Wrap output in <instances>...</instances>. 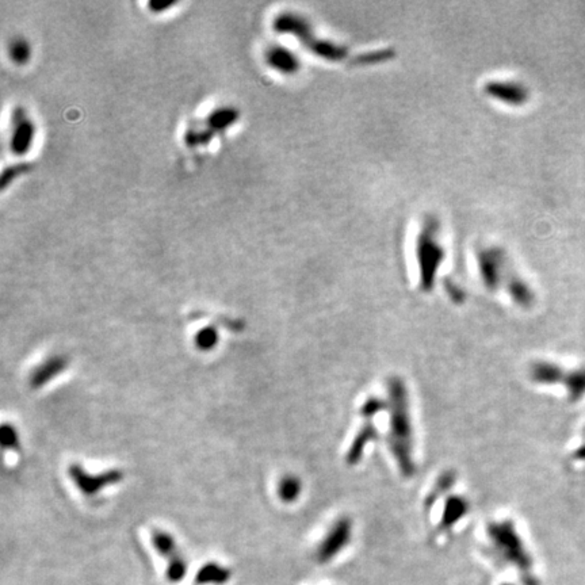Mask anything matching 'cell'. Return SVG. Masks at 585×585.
<instances>
[{"instance_id": "cell-1", "label": "cell", "mask_w": 585, "mask_h": 585, "mask_svg": "<svg viewBox=\"0 0 585 585\" xmlns=\"http://www.w3.org/2000/svg\"><path fill=\"white\" fill-rule=\"evenodd\" d=\"M388 397L390 410L388 445L400 473L405 478H411L416 473V463L413 459V424L408 390L400 377H391L388 380Z\"/></svg>"}, {"instance_id": "cell-2", "label": "cell", "mask_w": 585, "mask_h": 585, "mask_svg": "<svg viewBox=\"0 0 585 585\" xmlns=\"http://www.w3.org/2000/svg\"><path fill=\"white\" fill-rule=\"evenodd\" d=\"M435 226H427L419 238L417 259L420 266V284L421 289L430 291L435 283L436 270L439 268L445 252L443 248L435 240Z\"/></svg>"}, {"instance_id": "cell-3", "label": "cell", "mask_w": 585, "mask_h": 585, "mask_svg": "<svg viewBox=\"0 0 585 585\" xmlns=\"http://www.w3.org/2000/svg\"><path fill=\"white\" fill-rule=\"evenodd\" d=\"M152 544L156 551L168 563L166 570L167 580L173 584L180 583L187 575L189 563L179 550L173 535L161 530H154L152 533Z\"/></svg>"}, {"instance_id": "cell-4", "label": "cell", "mask_w": 585, "mask_h": 585, "mask_svg": "<svg viewBox=\"0 0 585 585\" xmlns=\"http://www.w3.org/2000/svg\"><path fill=\"white\" fill-rule=\"evenodd\" d=\"M488 535L492 540L498 554L518 563V565H526V554L523 551L521 541L511 520L491 523L488 526Z\"/></svg>"}, {"instance_id": "cell-5", "label": "cell", "mask_w": 585, "mask_h": 585, "mask_svg": "<svg viewBox=\"0 0 585 585\" xmlns=\"http://www.w3.org/2000/svg\"><path fill=\"white\" fill-rule=\"evenodd\" d=\"M37 127L23 108H15L11 114L8 150L15 156L27 154L36 140Z\"/></svg>"}, {"instance_id": "cell-6", "label": "cell", "mask_w": 585, "mask_h": 585, "mask_svg": "<svg viewBox=\"0 0 585 585\" xmlns=\"http://www.w3.org/2000/svg\"><path fill=\"white\" fill-rule=\"evenodd\" d=\"M68 475L71 477V479L73 481V484L76 485V488L83 495L89 496V498L98 495L105 488L115 485V484H118L124 479L122 470L111 469V470L99 473V475H91V473L86 472L82 468V465H79V463H72L68 469Z\"/></svg>"}, {"instance_id": "cell-7", "label": "cell", "mask_w": 585, "mask_h": 585, "mask_svg": "<svg viewBox=\"0 0 585 585\" xmlns=\"http://www.w3.org/2000/svg\"><path fill=\"white\" fill-rule=\"evenodd\" d=\"M351 530H352L351 520L346 517L335 521V524L331 527L324 541L319 547L317 554H319L320 561L331 560L335 554H338V551H340L346 546L351 537Z\"/></svg>"}, {"instance_id": "cell-8", "label": "cell", "mask_w": 585, "mask_h": 585, "mask_svg": "<svg viewBox=\"0 0 585 585\" xmlns=\"http://www.w3.org/2000/svg\"><path fill=\"white\" fill-rule=\"evenodd\" d=\"M266 63L283 75L296 73L300 69V59L294 52L284 46H270L266 52Z\"/></svg>"}, {"instance_id": "cell-9", "label": "cell", "mask_w": 585, "mask_h": 585, "mask_svg": "<svg viewBox=\"0 0 585 585\" xmlns=\"http://www.w3.org/2000/svg\"><path fill=\"white\" fill-rule=\"evenodd\" d=\"M68 368V359L63 355H55L46 359L30 375V387L33 389H40L48 385L53 378L60 375Z\"/></svg>"}, {"instance_id": "cell-10", "label": "cell", "mask_w": 585, "mask_h": 585, "mask_svg": "<svg viewBox=\"0 0 585 585\" xmlns=\"http://www.w3.org/2000/svg\"><path fill=\"white\" fill-rule=\"evenodd\" d=\"M238 117H240V111L238 108H232V106H221L210 111L208 117L205 118L203 125L201 127L205 128L215 137L216 133L224 131L233 127L238 122Z\"/></svg>"}, {"instance_id": "cell-11", "label": "cell", "mask_w": 585, "mask_h": 585, "mask_svg": "<svg viewBox=\"0 0 585 585\" xmlns=\"http://www.w3.org/2000/svg\"><path fill=\"white\" fill-rule=\"evenodd\" d=\"M479 270L485 284L491 289L498 287L503 271V258L498 251H485L479 257Z\"/></svg>"}, {"instance_id": "cell-12", "label": "cell", "mask_w": 585, "mask_h": 585, "mask_svg": "<svg viewBox=\"0 0 585 585\" xmlns=\"http://www.w3.org/2000/svg\"><path fill=\"white\" fill-rule=\"evenodd\" d=\"M566 374L560 366L550 362H537L530 368V378L541 385H563Z\"/></svg>"}, {"instance_id": "cell-13", "label": "cell", "mask_w": 585, "mask_h": 585, "mask_svg": "<svg viewBox=\"0 0 585 585\" xmlns=\"http://www.w3.org/2000/svg\"><path fill=\"white\" fill-rule=\"evenodd\" d=\"M378 438V433L374 427V424L371 423V420H366L365 426L359 430L358 435L355 436V439L352 440V445L348 450L346 455V461L348 465H355L356 462L361 461L365 447L368 443L374 442Z\"/></svg>"}, {"instance_id": "cell-14", "label": "cell", "mask_w": 585, "mask_h": 585, "mask_svg": "<svg viewBox=\"0 0 585 585\" xmlns=\"http://www.w3.org/2000/svg\"><path fill=\"white\" fill-rule=\"evenodd\" d=\"M232 577V572L216 563H205L195 575L196 585H225Z\"/></svg>"}, {"instance_id": "cell-15", "label": "cell", "mask_w": 585, "mask_h": 585, "mask_svg": "<svg viewBox=\"0 0 585 585\" xmlns=\"http://www.w3.org/2000/svg\"><path fill=\"white\" fill-rule=\"evenodd\" d=\"M486 91L498 99L508 103H521L527 96L523 87L510 82H493L486 86Z\"/></svg>"}, {"instance_id": "cell-16", "label": "cell", "mask_w": 585, "mask_h": 585, "mask_svg": "<svg viewBox=\"0 0 585 585\" xmlns=\"http://www.w3.org/2000/svg\"><path fill=\"white\" fill-rule=\"evenodd\" d=\"M277 492L283 503L296 501L303 492V485H301L300 478L293 475H286L282 477L278 482Z\"/></svg>"}, {"instance_id": "cell-17", "label": "cell", "mask_w": 585, "mask_h": 585, "mask_svg": "<svg viewBox=\"0 0 585 585\" xmlns=\"http://www.w3.org/2000/svg\"><path fill=\"white\" fill-rule=\"evenodd\" d=\"M468 508H469V504L465 498H459V496L449 498L445 507L446 511L443 512V517H442V524L445 527L453 526L455 521H458L468 512Z\"/></svg>"}, {"instance_id": "cell-18", "label": "cell", "mask_w": 585, "mask_h": 585, "mask_svg": "<svg viewBox=\"0 0 585 585\" xmlns=\"http://www.w3.org/2000/svg\"><path fill=\"white\" fill-rule=\"evenodd\" d=\"M563 385L566 387L569 398L572 401H579L585 396V368L570 371L566 374Z\"/></svg>"}, {"instance_id": "cell-19", "label": "cell", "mask_w": 585, "mask_h": 585, "mask_svg": "<svg viewBox=\"0 0 585 585\" xmlns=\"http://www.w3.org/2000/svg\"><path fill=\"white\" fill-rule=\"evenodd\" d=\"M8 56L15 64H26L31 57V46L24 38L15 37L8 43Z\"/></svg>"}, {"instance_id": "cell-20", "label": "cell", "mask_w": 585, "mask_h": 585, "mask_svg": "<svg viewBox=\"0 0 585 585\" xmlns=\"http://www.w3.org/2000/svg\"><path fill=\"white\" fill-rule=\"evenodd\" d=\"M218 331L209 325L196 332L194 338L195 346L201 351H212L218 345Z\"/></svg>"}, {"instance_id": "cell-21", "label": "cell", "mask_w": 585, "mask_h": 585, "mask_svg": "<svg viewBox=\"0 0 585 585\" xmlns=\"http://www.w3.org/2000/svg\"><path fill=\"white\" fill-rule=\"evenodd\" d=\"M508 290L512 298L519 303L520 306H530L533 303V293L527 287V284L518 278H514L508 282Z\"/></svg>"}, {"instance_id": "cell-22", "label": "cell", "mask_w": 585, "mask_h": 585, "mask_svg": "<svg viewBox=\"0 0 585 585\" xmlns=\"http://www.w3.org/2000/svg\"><path fill=\"white\" fill-rule=\"evenodd\" d=\"M455 477L453 473H445L443 476H440V478L438 479V482H436V486L433 488V493H430L428 495V498H427V501H426V505L427 507H430L433 503L436 501V498H439V495H442V493H445L453 484H454Z\"/></svg>"}, {"instance_id": "cell-23", "label": "cell", "mask_w": 585, "mask_h": 585, "mask_svg": "<svg viewBox=\"0 0 585 585\" xmlns=\"http://www.w3.org/2000/svg\"><path fill=\"white\" fill-rule=\"evenodd\" d=\"M0 439H1V446L4 447V449H8V450H15V449H18V446H20V438H18V433H17V430L11 426V424H7V423H4L3 426H1V430H0Z\"/></svg>"}, {"instance_id": "cell-24", "label": "cell", "mask_w": 585, "mask_h": 585, "mask_svg": "<svg viewBox=\"0 0 585 585\" xmlns=\"http://www.w3.org/2000/svg\"><path fill=\"white\" fill-rule=\"evenodd\" d=\"M385 408H387V405H385L384 401H381V400H378L375 397H371V398H368V401L363 404V407L361 410V413H362V416L366 420H371L375 414H378L380 412L384 411Z\"/></svg>"}, {"instance_id": "cell-25", "label": "cell", "mask_w": 585, "mask_h": 585, "mask_svg": "<svg viewBox=\"0 0 585 585\" xmlns=\"http://www.w3.org/2000/svg\"><path fill=\"white\" fill-rule=\"evenodd\" d=\"M176 3L175 1H160V0H153L150 1V10L152 13H164L166 10L173 7Z\"/></svg>"}, {"instance_id": "cell-26", "label": "cell", "mask_w": 585, "mask_h": 585, "mask_svg": "<svg viewBox=\"0 0 585 585\" xmlns=\"http://www.w3.org/2000/svg\"><path fill=\"white\" fill-rule=\"evenodd\" d=\"M576 458H579V459H583L585 461V446L583 447H580L577 452H576Z\"/></svg>"}]
</instances>
